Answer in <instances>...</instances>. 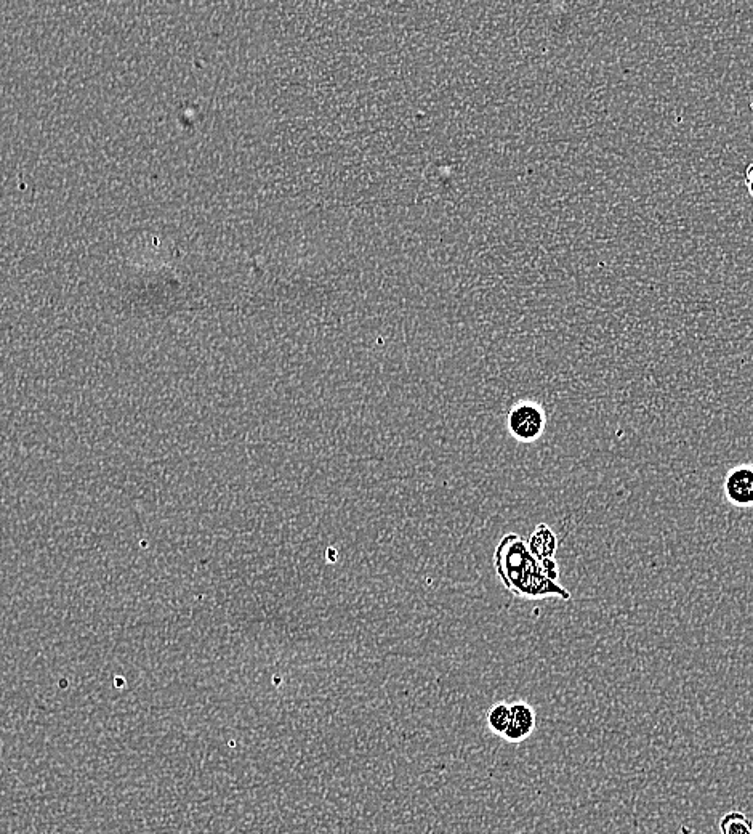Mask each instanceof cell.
<instances>
[{"instance_id": "1", "label": "cell", "mask_w": 753, "mask_h": 834, "mask_svg": "<svg viewBox=\"0 0 753 834\" xmlns=\"http://www.w3.org/2000/svg\"><path fill=\"white\" fill-rule=\"evenodd\" d=\"M494 568L504 588L520 599L564 602L572 599L571 592L560 581H552L545 575L542 563L529 551L528 541L516 533L500 539L494 552Z\"/></svg>"}, {"instance_id": "2", "label": "cell", "mask_w": 753, "mask_h": 834, "mask_svg": "<svg viewBox=\"0 0 753 834\" xmlns=\"http://www.w3.org/2000/svg\"><path fill=\"white\" fill-rule=\"evenodd\" d=\"M507 429L518 443L529 445L537 442L547 429L544 406L532 400L516 401L508 411Z\"/></svg>"}, {"instance_id": "3", "label": "cell", "mask_w": 753, "mask_h": 834, "mask_svg": "<svg viewBox=\"0 0 753 834\" xmlns=\"http://www.w3.org/2000/svg\"><path fill=\"white\" fill-rule=\"evenodd\" d=\"M723 493L728 504L737 509L753 507V464H742L729 470Z\"/></svg>"}, {"instance_id": "4", "label": "cell", "mask_w": 753, "mask_h": 834, "mask_svg": "<svg viewBox=\"0 0 753 834\" xmlns=\"http://www.w3.org/2000/svg\"><path fill=\"white\" fill-rule=\"evenodd\" d=\"M536 709L526 701L510 703V724L505 730L504 738L510 743H521L531 737L536 729Z\"/></svg>"}, {"instance_id": "5", "label": "cell", "mask_w": 753, "mask_h": 834, "mask_svg": "<svg viewBox=\"0 0 753 834\" xmlns=\"http://www.w3.org/2000/svg\"><path fill=\"white\" fill-rule=\"evenodd\" d=\"M558 544L560 543H558L555 531L548 527V525H545V523H539L536 530L532 531V535L528 539L529 551H531V554L539 562L547 559H555Z\"/></svg>"}, {"instance_id": "6", "label": "cell", "mask_w": 753, "mask_h": 834, "mask_svg": "<svg viewBox=\"0 0 753 834\" xmlns=\"http://www.w3.org/2000/svg\"><path fill=\"white\" fill-rule=\"evenodd\" d=\"M721 834H753V822L741 810H731L720 820Z\"/></svg>"}, {"instance_id": "7", "label": "cell", "mask_w": 753, "mask_h": 834, "mask_svg": "<svg viewBox=\"0 0 753 834\" xmlns=\"http://www.w3.org/2000/svg\"><path fill=\"white\" fill-rule=\"evenodd\" d=\"M486 721H488V727L492 733L504 737L505 730H507L508 724H510V703L500 701V703L491 706V709L488 711V716H486Z\"/></svg>"}, {"instance_id": "8", "label": "cell", "mask_w": 753, "mask_h": 834, "mask_svg": "<svg viewBox=\"0 0 753 834\" xmlns=\"http://www.w3.org/2000/svg\"><path fill=\"white\" fill-rule=\"evenodd\" d=\"M745 183H747L750 196L753 198V164H750L749 169H747V174H745Z\"/></svg>"}]
</instances>
